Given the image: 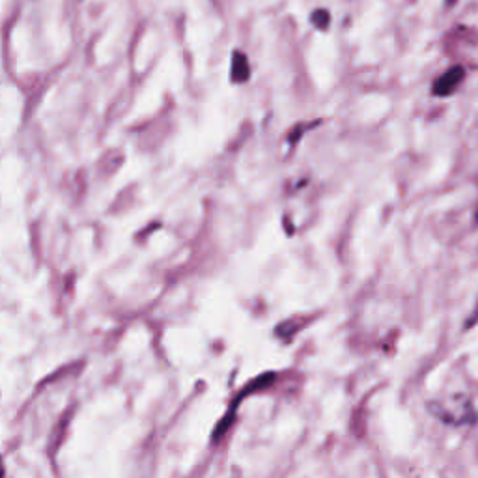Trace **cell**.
Here are the masks:
<instances>
[{
  "instance_id": "obj_3",
  "label": "cell",
  "mask_w": 478,
  "mask_h": 478,
  "mask_svg": "<svg viewBox=\"0 0 478 478\" xmlns=\"http://www.w3.org/2000/svg\"><path fill=\"white\" fill-rule=\"evenodd\" d=\"M232 79L236 80V82H241L243 79H247L249 77V62H247V58L239 51H236L233 53V60H232Z\"/></svg>"
},
{
  "instance_id": "obj_1",
  "label": "cell",
  "mask_w": 478,
  "mask_h": 478,
  "mask_svg": "<svg viewBox=\"0 0 478 478\" xmlns=\"http://www.w3.org/2000/svg\"><path fill=\"white\" fill-rule=\"evenodd\" d=\"M430 411L439 417L443 423L447 424H469L475 421V413H472L471 400L463 398V396H454L452 402H430Z\"/></svg>"
},
{
  "instance_id": "obj_2",
  "label": "cell",
  "mask_w": 478,
  "mask_h": 478,
  "mask_svg": "<svg viewBox=\"0 0 478 478\" xmlns=\"http://www.w3.org/2000/svg\"><path fill=\"white\" fill-rule=\"evenodd\" d=\"M461 79H463V69H461L460 66H456V68L447 71V73L443 75L441 79L437 80L434 92L439 94V96H448V94H452L454 90L458 88Z\"/></svg>"
}]
</instances>
